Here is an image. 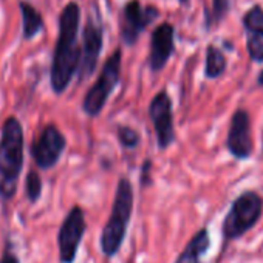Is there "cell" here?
<instances>
[{
    "label": "cell",
    "instance_id": "6da1fadb",
    "mask_svg": "<svg viewBox=\"0 0 263 263\" xmlns=\"http://www.w3.org/2000/svg\"><path fill=\"white\" fill-rule=\"evenodd\" d=\"M79 27L81 7L78 2L71 0L59 14V33L50 68V84L56 95H62L76 74L81 56Z\"/></svg>",
    "mask_w": 263,
    "mask_h": 263
},
{
    "label": "cell",
    "instance_id": "7a4b0ae2",
    "mask_svg": "<svg viewBox=\"0 0 263 263\" xmlns=\"http://www.w3.org/2000/svg\"><path fill=\"white\" fill-rule=\"evenodd\" d=\"M24 163V127L16 116H10L0 132V200L4 203H8L16 197Z\"/></svg>",
    "mask_w": 263,
    "mask_h": 263
},
{
    "label": "cell",
    "instance_id": "3957f363",
    "mask_svg": "<svg viewBox=\"0 0 263 263\" xmlns=\"http://www.w3.org/2000/svg\"><path fill=\"white\" fill-rule=\"evenodd\" d=\"M135 206L134 184L127 177L118 180L110 215L99 235V248L105 258H113L122 249Z\"/></svg>",
    "mask_w": 263,
    "mask_h": 263
},
{
    "label": "cell",
    "instance_id": "277c9868",
    "mask_svg": "<svg viewBox=\"0 0 263 263\" xmlns=\"http://www.w3.org/2000/svg\"><path fill=\"white\" fill-rule=\"evenodd\" d=\"M263 212V200L254 191L241 192L231 204L223 224L221 232L226 241L238 240L248 234L260 220Z\"/></svg>",
    "mask_w": 263,
    "mask_h": 263
},
{
    "label": "cell",
    "instance_id": "5b68a950",
    "mask_svg": "<svg viewBox=\"0 0 263 263\" xmlns=\"http://www.w3.org/2000/svg\"><path fill=\"white\" fill-rule=\"evenodd\" d=\"M121 62H122V51L121 48L115 50L113 54L107 58L101 68V74L98 76L96 82L88 88L82 101V110L87 116L96 118L104 110L110 95L113 93L115 87L121 78Z\"/></svg>",
    "mask_w": 263,
    "mask_h": 263
},
{
    "label": "cell",
    "instance_id": "8992f818",
    "mask_svg": "<svg viewBox=\"0 0 263 263\" xmlns=\"http://www.w3.org/2000/svg\"><path fill=\"white\" fill-rule=\"evenodd\" d=\"M85 232H87L85 211L79 204H74L64 217L58 231L59 263L76 261Z\"/></svg>",
    "mask_w": 263,
    "mask_h": 263
},
{
    "label": "cell",
    "instance_id": "52a82bcc",
    "mask_svg": "<svg viewBox=\"0 0 263 263\" xmlns=\"http://www.w3.org/2000/svg\"><path fill=\"white\" fill-rule=\"evenodd\" d=\"M67 149V138L56 124H47L30 146V155L41 171L53 169Z\"/></svg>",
    "mask_w": 263,
    "mask_h": 263
},
{
    "label": "cell",
    "instance_id": "ba28073f",
    "mask_svg": "<svg viewBox=\"0 0 263 263\" xmlns=\"http://www.w3.org/2000/svg\"><path fill=\"white\" fill-rule=\"evenodd\" d=\"M160 10L154 5L143 7L141 0H130L121 14V41L125 47H134L140 36L160 17Z\"/></svg>",
    "mask_w": 263,
    "mask_h": 263
},
{
    "label": "cell",
    "instance_id": "9c48e42d",
    "mask_svg": "<svg viewBox=\"0 0 263 263\" xmlns=\"http://www.w3.org/2000/svg\"><path fill=\"white\" fill-rule=\"evenodd\" d=\"M149 118L157 134V144L160 151H166L175 141L174 105L167 90L158 91L149 104Z\"/></svg>",
    "mask_w": 263,
    "mask_h": 263
},
{
    "label": "cell",
    "instance_id": "30bf717a",
    "mask_svg": "<svg viewBox=\"0 0 263 263\" xmlns=\"http://www.w3.org/2000/svg\"><path fill=\"white\" fill-rule=\"evenodd\" d=\"M104 47V30L98 25L93 19H88L84 31H82V45H81V56L76 70V76L79 81L90 78L99 62V54Z\"/></svg>",
    "mask_w": 263,
    "mask_h": 263
},
{
    "label": "cell",
    "instance_id": "8fae6325",
    "mask_svg": "<svg viewBox=\"0 0 263 263\" xmlns=\"http://www.w3.org/2000/svg\"><path fill=\"white\" fill-rule=\"evenodd\" d=\"M228 152L235 160H248L252 155L254 143L251 137V121L246 110L238 108L232 115L226 138Z\"/></svg>",
    "mask_w": 263,
    "mask_h": 263
},
{
    "label": "cell",
    "instance_id": "7c38bea8",
    "mask_svg": "<svg viewBox=\"0 0 263 263\" xmlns=\"http://www.w3.org/2000/svg\"><path fill=\"white\" fill-rule=\"evenodd\" d=\"M175 51V27L169 22L160 24L151 34L147 65L152 73L161 71Z\"/></svg>",
    "mask_w": 263,
    "mask_h": 263
},
{
    "label": "cell",
    "instance_id": "4fadbf2b",
    "mask_svg": "<svg viewBox=\"0 0 263 263\" xmlns=\"http://www.w3.org/2000/svg\"><path fill=\"white\" fill-rule=\"evenodd\" d=\"M246 33V50L249 59L255 64H263V8L255 5L246 11L243 17Z\"/></svg>",
    "mask_w": 263,
    "mask_h": 263
},
{
    "label": "cell",
    "instance_id": "5bb4252c",
    "mask_svg": "<svg viewBox=\"0 0 263 263\" xmlns=\"http://www.w3.org/2000/svg\"><path fill=\"white\" fill-rule=\"evenodd\" d=\"M209 248H211L209 229L201 228L191 237V240L186 243L184 249L178 254L174 263H201Z\"/></svg>",
    "mask_w": 263,
    "mask_h": 263
},
{
    "label": "cell",
    "instance_id": "9a60e30c",
    "mask_svg": "<svg viewBox=\"0 0 263 263\" xmlns=\"http://www.w3.org/2000/svg\"><path fill=\"white\" fill-rule=\"evenodd\" d=\"M19 8L22 14V39L31 41L44 31V17L27 0H19Z\"/></svg>",
    "mask_w": 263,
    "mask_h": 263
},
{
    "label": "cell",
    "instance_id": "2e32d148",
    "mask_svg": "<svg viewBox=\"0 0 263 263\" xmlns=\"http://www.w3.org/2000/svg\"><path fill=\"white\" fill-rule=\"evenodd\" d=\"M226 56L223 51L215 45H208L206 48V65H204V76L208 79L220 78L226 70Z\"/></svg>",
    "mask_w": 263,
    "mask_h": 263
},
{
    "label": "cell",
    "instance_id": "e0dca14e",
    "mask_svg": "<svg viewBox=\"0 0 263 263\" xmlns=\"http://www.w3.org/2000/svg\"><path fill=\"white\" fill-rule=\"evenodd\" d=\"M42 191H44V183L41 174L34 169L28 171L25 178V197L30 201V204H36L41 200Z\"/></svg>",
    "mask_w": 263,
    "mask_h": 263
},
{
    "label": "cell",
    "instance_id": "ac0fdd59",
    "mask_svg": "<svg viewBox=\"0 0 263 263\" xmlns=\"http://www.w3.org/2000/svg\"><path fill=\"white\" fill-rule=\"evenodd\" d=\"M116 135H118V141L124 149L132 151L140 144V134L130 125H119L116 130Z\"/></svg>",
    "mask_w": 263,
    "mask_h": 263
},
{
    "label": "cell",
    "instance_id": "d6986e66",
    "mask_svg": "<svg viewBox=\"0 0 263 263\" xmlns=\"http://www.w3.org/2000/svg\"><path fill=\"white\" fill-rule=\"evenodd\" d=\"M229 7H231V0H212V10L211 14H208V21H206L208 28L215 24H220L226 17Z\"/></svg>",
    "mask_w": 263,
    "mask_h": 263
},
{
    "label": "cell",
    "instance_id": "ffe728a7",
    "mask_svg": "<svg viewBox=\"0 0 263 263\" xmlns=\"http://www.w3.org/2000/svg\"><path fill=\"white\" fill-rule=\"evenodd\" d=\"M152 167H154V163L152 160H144V163L141 164V169H140V186L144 189V187H149L152 184Z\"/></svg>",
    "mask_w": 263,
    "mask_h": 263
},
{
    "label": "cell",
    "instance_id": "44dd1931",
    "mask_svg": "<svg viewBox=\"0 0 263 263\" xmlns=\"http://www.w3.org/2000/svg\"><path fill=\"white\" fill-rule=\"evenodd\" d=\"M0 263H22L19 255L16 254V251L13 249V243L10 238H7L2 255H0Z\"/></svg>",
    "mask_w": 263,
    "mask_h": 263
},
{
    "label": "cell",
    "instance_id": "7402d4cb",
    "mask_svg": "<svg viewBox=\"0 0 263 263\" xmlns=\"http://www.w3.org/2000/svg\"><path fill=\"white\" fill-rule=\"evenodd\" d=\"M257 84H258L260 87H263V70L260 71V74H258V78H257Z\"/></svg>",
    "mask_w": 263,
    "mask_h": 263
},
{
    "label": "cell",
    "instance_id": "603a6c76",
    "mask_svg": "<svg viewBox=\"0 0 263 263\" xmlns=\"http://www.w3.org/2000/svg\"><path fill=\"white\" fill-rule=\"evenodd\" d=\"M178 2H180L181 5H187V4H189V0H178Z\"/></svg>",
    "mask_w": 263,
    "mask_h": 263
}]
</instances>
